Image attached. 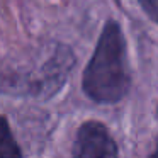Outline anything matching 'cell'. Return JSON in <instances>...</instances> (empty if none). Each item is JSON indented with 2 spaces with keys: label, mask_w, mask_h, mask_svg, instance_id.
I'll return each instance as SVG.
<instances>
[{
  "label": "cell",
  "mask_w": 158,
  "mask_h": 158,
  "mask_svg": "<svg viewBox=\"0 0 158 158\" xmlns=\"http://www.w3.org/2000/svg\"><path fill=\"white\" fill-rule=\"evenodd\" d=\"M129 85L126 39L119 22L109 21L83 72V92L99 104H114L126 95Z\"/></svg>",
  "instance_id": "cell-1"
},
{
  "label": "cell",
  "mask_w": 158,
  "mask_h": 158,
  "mask_svg": "<svg viewBox=\"0 0 158 158\" xmlns=\"http://www.w3.org/2000/svg\"><path fill=\"white\" fill-rule=\"evenodd\" d=\"M150 158H156V155H155V153H151V155H150Z\"/></svg>",
  "instance_id": "cell-5"
},
{
  "label": "cell",
  "mask_w": 158,
  "mask_h": 158,
  "mask_svg": "<svg viewBox=\"0 0 158 158\" xmlns=\"http://www.w3.org/2000/svg\"><path fill=\"white\" fill-rule=\"evenodd\" d=\"M0 158H22V151L4 116H0Z\"/></svg>",
  "instance_id": "cell-3"
},
{
  "label": "cell",
  "mask_w": 158,
  "mask_h": 158,
  "mask_svg": "<svg viewBox=\"0 0 158 158\" xmlns=\"http://www.w3.org/2000/svg\"><path fill=\"white\" fill-rule=\"evenodd\" d=\"M72 158H117V144L102 123L87 121L77 133Z\"/></svg>",
  "instance_id": "cell-2"
},
{
  "label": "cell",
  "mask_w": 158,
  "mask_h": 158,
  "mask_svg": "<svg viewBox=\"0 0 158 158\" xmlns=\"http://www.w3.org/2000/svg\"><path fill=\"white\" fill-rule=\"evenodd\" d=\"M138 4L141 5V9L146 12L151 21H156V0H138Z\"/></svg>",
  "instance_id": "cell-4"
}]
</instances>
